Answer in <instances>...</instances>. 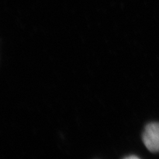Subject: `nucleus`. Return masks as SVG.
Wrapping results in <instances>:
<instances>
[{
    "label": "nucleus",
    "instance_id": "1",
    "mask_svg": "<svg viewBox=\"0 0 159 159\" xmlns=\"http://www.w3.org/2000/svg\"><path fill=\"white\" fill-rule=\"evenodd\" d=\"M142 140L149 151L159 152V123L147 124L143 133Z\"/></svg>",
    "mask_w": 159,
    "mask_h": 159
},
{
    "label": "nucleus",
    "instance_id": "2",
    "mask_svg": "<svg viewBox=\"0 0 159 159\" xmlns=\"http://www.w3.org/2000/svg\"><path fill=\"white\" fill-rule=\"evenodd\" d=\"M125 158H126V159H137V158H139V157L136 155H130L129 157H125Z\"/></svg>",
    "mask_w": 159,
    "mask_h": 159
}]
</instances>
